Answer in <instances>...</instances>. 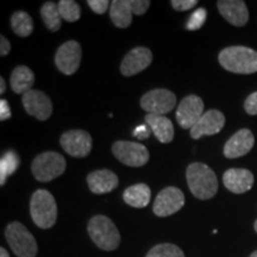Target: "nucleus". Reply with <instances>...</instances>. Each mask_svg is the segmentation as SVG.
<instances>
[{
	"label": "nucleus",
	"mask_w": 257,
	"mask_h": 257,
	"mask_svg": "<svg viewBox=\"0 0 257 257\" xmlns=\"http://www.w3.org/2000/svg\"><path fill=\"white\" fill-rule=\"evenodd\" d=\"M186 179L189 191L197 199L208 200L217 194L218 180L216 173L204 163H191L186 170Z\"/></svg>",
	"instance_id": "f257e3e1"
},
{
	"label": "nucleus",
	"mask_w": 257,
	"mask_h": 257,
	"mask_svg": "<svg viewBox=\"0 0 257 257\" xmlns=\"http://www.w3.org/2000/svg\"><path fill=\"white\" fill-rule=\"evenodd\" d=\"M220 66L234 74L257 73V51L248 47H227L218 56Z\"/></svg>",
	"instance_id": "f03ea898"
},
{
	"label": "nucleus",
	"mask_w": 257,
	"mask_h": 257,
	"mask_svg": "<svg viewBox=\"0 0 257 257\" xmlns=\"http://www.w3.org/2000/svg\"><path fill=\"white\" fill-rule=\"evenodd\" d=\"M87 231L93 243L104 251H112L119 246L120 234L110 218L98 214L88 221Z\"/></svg>",
	"instance_id": "7ed1b4c3"
},
{
	"label": "nucleus",
	"mask_w": 257,
	"mask_h": 257,
	"mask_svg": "<svg viewBox=\"0 0 257 257\" xmlns=\"http://www.w3.org/2000/svg\"><path fill=\"white\" fill-rule=\"evenodd\" d=\"M30 214L41 229L53 227L57 220V205L53 194L47 189H37L30 200Z\"/></svg>",
	"instance_id": "20e7f679"
},
{
	"label": "nucleus",
	"mask_w": 257,
	"mask_h": 257,
	"mask_svg": "<svg viewBox=\"0 0 257 257\" xmlns=\"http://www.w3.org/2000/svg\"><path fill=\"white\" fill-rule=\"evenodd\" d=\"M5 238L17 257H36L38 252L36 239L19 221H14L6 226Z\"/></svg>",
	"instance_id": "39448f33"
},
{
	"label": "nucleus",
	"mask_w": 257,
	"mask_h": 257,
	"mask_svg": "<svg viewBox=\"0 0 257 257\" xmlns=\"http://www.w3.org/2000/svg\"><path fill=\"white\" fill-rule=\"evenodd\" d=\"M66 167V160L61 154L46 152L35 157V160L32 161L31 172L38 181L49 182L62 175Z\"/></svg>",
	"instance_id": "423d86ee"
},
{
	"label": "nucleus",
	"mask_w": 257,
	"mask_h": 257,
	"mask_svg": "<svg viewBox=\"0 0 257 257\" xmlns=\"http://www.w3.org/2000/svg\"><path fill=\"white\" fill-rule=\"evenodd\" d=\"M150 6L149 0H114L110 6V17L117 28L130 27L133 16H142Z\"/></svg>",
	"instance_id": "0eeeda50"
},
{
	"label": "nucleus",
	"mask_w": 257,
	"mask_h": 257,
	"mask_svg": "<svg viewBox=\"0 0 257 257\" xmlns=\"http://www.w3.org/2000/svg\"><path fill=\"white\" fill-rule=\"evenodd\" d=\"M175 106V94L165 88L153 89L141 98V107L147 111L148 114L165 115L174 110Z\"/></svg>",
	"instance_id": "6e6552de"
},
{
	"label": "nucleus",
	"mask_w": 257,
	"mask_h": 257,
	"mask_svg": "<svg viewBox=\"0 0 257 257\" xmlns=\"http://www.w3.org/2000/svg\"><path fill=\"white\" fill-rule=\"evenodd\" d=\"M115 159L128 167H143L149 161V152L143 144L130 141H118L112 146Z\"/></svg>",
	"instance_id": "1a4fd4ad"
},
{
	"label": "nucleus",
	"mask_w": 257,
	"mask_h": 257,
	"mask_svg": "<svg viewBox=\"0 0 257 257\" xmlns=\"http://www.w3.org/2000/svg\"><path fill=\"white\" fill-rule=\"evenodd\" d=\"M185 195L180 188H163L154 201V213L157 217H169L184 207Z\"/></svg>",
	"instance_id": "9d476101"
},
{
	"label": "nucleus",
	"mask_w": 257,
	"mask_h": 257,
	"mask_svg": "<svg viewBox=\"0 0 257 257\" xmlns=\"http://www.w3.org/2000/svg\"><path fill=\"white\" fill-rule=\"evenodd\" d=\"M61 147L68 155L82 159L92 150V137L85 130H69L60 138Z\"/></svg>",
	"instance_id": "9b49d317"
},
{
	"label": "nucleus",
	"mask_w": 257,
	"mask_h": 257,
	"mask_svg": "<svg viewBox=\"0 0 257 257\" xmlns=\"http://www.w3.org/2000/svg\"><path fill=\"white\" fill-rule=\"evenodd\" d=\"M204 113V101L200 96L189 94L180 101L176 110V120L182 128L191 130Z\"/></svg>",
	"instance_id": "f8f14e48"
},
{
	"label": "nucleus",
	"mask_w": 257,
	"mask_h": 257,
	"mask_svg": "<svg viewBox=\"0 0 257 257\" xmlns=\"http://www.w3.org/2000/svg\"><path fill=\"white\" fill-rule=\"evenodd\" d=\"M81 57V46L76 41H68L57 49L55 64L64 75H73L79 69Z\"/></svg>",
	"instance_id": "ddd939ff"
},
{
	"label": "nucleus",
	"mask_w": 257,
	"mask_h": 257,
	"mask_svg": "<svg viewBox=\"0 0 257 257\" xmlns=\"http://www.w3.org/2000/svg\"><path fill=\"white\" fill-rule=\"evenodd\" d=\"M22 101L25 111L38 120H48L53 114V102L44 92L31 89L23 95Z\"/></svg>",
	"instance_id": "4468645a"
},
{
	"label": "nucleus",
	"mask_w": 257,
	"mask_h": 257,
	"mask_svg": "<svg viewBox=\"0 0 257 257\" xmlns=\"http://www.w3.org/2000/svg\"><path fill=\"white\" fill-rule=\"evenodd\" d=\"M153 53L146 47H137L125 55L120 64V72L124 76H134L150 66Z\"/></svg>",
	"instance_id": "2eb2a0df"
},
{
	"label": "nucleus",
	"mask_w": 257,
	"mask_h": 257,
	"mask_svg": "<svg viewBox=\"0 0 257 257\" xmlns=\"http://www.w3.org/2000/svg\"><path fill=\"white\" fill-rule=\"evenodd\" d=\"M225 125V115L218 110H208L191 128V137L199 140L202 136H213L220 133Z\"/></svg>",
	"instance_id": "dca6fc26"
},
{
	"label": "nucleus",
	"mask_w": 257,
	"mask_h": 257,
	"mask_svg": "<svg viewBox=\"0 0 257 257\" xmlns=\"http://www.w3.org/2000/svg\"><path fill=\"white\" fill-rule=\"evenodd\" d=\"M255 144V137L249 128H240L229 138L224 146V155L227 159H238L246 155Z\"/></svg>",
	"instance_id": "f3484780"
},
{
	"label": "nucleus",
	"mask_w": 257,
	"mask_h": 257,
	"mask_svg": "<svg viewBox=\"0 0 257 257\" xmlns=\"http://www.w3.org/2000/svg\"><path fill=\"white\" fill-rule=\"evenodd\" d=\"M252 173L248 169L231 168L227 169L223 175L224 186L234 194H243L251 189L253 186Z\"/></svg>",
	"instance_id": "a211bd4d"
},
{
	"label": "nucleus",
	"mask_w": 257,
	"mask_h": 257,
	"mask_svg": "<svg viewBox=\"0 0 257 257\" xmlns=\"http://www.w3.org/2000/svg\"><path fill=\"white\" fill-rule=\"evenodd\" d=\"M220 15L234 27H244L249 21V11L242 0H219L217 3Z\"/></svg>",
	"instance_id": "6ab92c4d"
},
{
	"label": "nucleus",
	"mask_w": 257,
	"mask_h": 257,
	"mask_svg": "<svg viewBox=\"0 0 257 257\" xmlns=\"http://www.w3.org/2000/svg\"><path fill=\"white\" fill-rule=\"evenodd\" d=\"M87 184L94 194H105L117 188L119 180L113 172L108 169L94 170L87 176Z\"/></svg>",
	"instance_id": "aec40b11"
},
{
	"label": "nucleus",
	"mask_w": 257,
	"mask_h": 257,
	"mask_svg": "<svg viewBox=\"0 0 257 257\" xmlns=\"http://www.w3.org/2000/svg\"><path fill=\"white\" fill-rule=\"evenodd\" d=\"M146 123L161 143H170L174 138V125L165 115L147 114Z\"/></svg>",
	"instance_id": "412c9836"
},
{
	"label": "nucleus",
	"mask_w": 257,
	"mask_h": 257,
	"mask_svg": "<svg viewBox=\"0 0 257 257\" xmlns=\"http://www.w3.org/2000/svg\"><path fill=\"white\" fill-rule=\"evenodd\" d=\"M11 87L17 94H25L31 91L32 86L35 83L34 72L27 66H18L11 73Z\"/></svg>",
	"instance_id": "4be33fe9"
},
{
	"label": "nucleus",
	"mask_w": 257,
	"mask_h": 257,
	"mask_svg": "<svg viewBox=\"0 0 257 257\" xmlns=\"http://www.w3.org/2000/svg\"><path fill=\"white\" fill-rule=\"evenodd\" d=\"M152 198V191L146 184H137L130 186L123 193V199L128 206L143 208L148 206Z\"/></svg>",
	"instance_id": "5701e85b"
},
{
	"label": "nucleus",
	"mask_w": 257,
	"mask_h": 257,
	"mask_svg": "<svg viewBox=\"0 0 257 257\" xmlns=\"http://www.w3.org/2000/svg\"><path fill=\"white\" fill-rule=\"evenodd\" d=\"M11 27L19 37H28L34 31V22L27 12L17 11L11 17Z\"/></svg>",
	"instance_id": "b1692460"
},
{
	"label": "nucleus",
	"mask_w": 257,
	"mask_h": 257,
	"mask_svg": "<svg viewBox=\"0 0 257 257\" xmlns=\"http://www.w3.org/2000/svg\"><path fill=\"white\" fill-rule=\"evenodd\" d=\"M41 16L43 18L44 24L50 31H57L61 28V17L59 5L54 2H47L41 9Z\"/></svg>",
	"instance_id": "393cba45"
},
{
	"label": "nucleus",
	"mask_w": 257,
	"mask_h": 257,
	"mask_svg": "<svg viewBox=\"0 0 257 257\" xmlns=\"http://www.w3.org/2000/svg\"><path fill=\"white\" fill-rule=\"evenodd\" d=\"M21 160L17 154L12 150H10L4 155L2 161H0V185L4 186L8 176L14 174L16 170L18 169Z\"/></svg>",
	"instance_id": "a878e982"
},
{
	"label": "nucleus",
	"mask_w": 257,
	"mask_h": 257,
	"mask_svg": "<svg viewBox=\"0 0 257 257\" xmlns=\"http://www.w3.org/2000/svg\"><path fill=\"white\" fill-rule=\"evenodd\" d=\"M146 257H185V253L175 244L161 243L150 249Z\"/></svg>",
	"instance_id": "bb28decb"
},
{
	"label": "nucleus",
	"mask_w": 257,
	"mask_h": 257,
	"mask_svg": "<svg viewBox=\"0 0 257 257\" xmlns=\"http://www.w3.org/2000/svg\"><path fill=\"white\" fill-rule=\"evenodd\" d=\"M59 11L61 17L67 22H76L79 21L81 16V9L79 4L74 0H61L59 2Z\"/></svg>",
	"instance_id": "cd10ccee"
},
{
	"label": "nucleus",
	"mask_w": 257,
	"mask_h": 257,
	"mask_svg": "<svg viewBox=\"0 0 257 257\" xmlns=\"http://www.w3.org/2000/svg\"><path fill=\"white\" fill-rule=\"evenodd\" d=\"M206 18H207L206 10L204 8H199L198 10H195V12H193L191 17H189L186 28H187L188 30H198V29H200L202 25H204Z\"/></svg>",
	"instance_id": "c85d7f7f"
},
{
	"label": "nucleus",
	"mask_w": 257,
	"mask_h": 257,
	"mask_svg": "<svg viewBox=\"0 0 257 257\" xmlns=\"http://www.w3.org/2000/svg\"><path fill=\"white\" fill-rule=\"evenodd\" d=\"M87 4L94 14L96 15H104L108 10L110 3L107 0H88Z\"/></svg>",
	"instance_id": "c756f323"
},
{
	"label": "nucleus",
	"mask_w": 257,
	"mask_h": 257,
	"mask_svg": "<svg viewBox=\"0 0 257 257\" xmlns=\"http://www.w3.org/2000/svg\"><path fill=\"white\" fill-rule=\"evenodd\" d=\"M244 110L250 115L257 114V92H253L250 94L244 101Z\"/></svg>",
	"instance_id": "7c9ffc66"
},
{
	"label": "nucleus",
	"mask_w": 257,
	"mask_h": 257,
	"mask_svg": "<svg viewBox=\"0 0 257 257\" xmlns=\"http://www.w3.org/2000/svg\"><path fill=\"white\" fill-rule=\"evenodd\" d=\"M170 4L176 11H187V10L194 8L198 4V2L197 0H172Z\"/></svg>",
	"instance_id": "2f4dec72"
},
{
	"label": "nucleus",
	"mask_w": 257,
	"mask_h": 257,
	"mask_svg": "<svg viewBox=\"0 0 257 257\" xmlns=\"http://www.w3.org/2000/svg\"><path fill=\"white\" fill-rule=\"evenodd\" d=\"M152 133V128L148 126V125H140V126L135 128L133 135L138 140H147V138H149Z\"/></svg>",
	"instance_id": "473e14b6"
},
{
	"label": "nucleus",
	"mask_w": 257,
	"mask_h": 257,
	"mask_svg": "<svg viewBox=\"0 0 257 257\" xmlns=\"http://www.w3.org/2000/svg\"><path fill=\"white\" fill-rule=\"evenodd\" d=\"M11 117V110H10L9 102L5 99L0 100V120H6Z\"/></svg>",
	"instance_id": "72a5a7b5"
},
{
	"label": "nucleus",
	"mask_w": 257,
	"mask_h": 257,
	"mask_svg": "<svg viewBox=\"0 0 257 257\" xmlns=\"http://www.w3.org/2000/svg\"><path fill=\"white\" fill-rule=\"evenodd\" d=\"M10 50H11V44L10 41L5 36H0V55L6 56L9 55Z\"/></svg>",
	"instance_id": "f704fd0d"
},
{
	"label": "nucleus",
	"mask_w": 257,
	"mask_h": 257,
	"mask_svg": "<svg viewBox=\"0 0 257 257\" xmlns=\"http://www.w3.org/2000/svg\"><path fill=\"white\" fill-rule=\"evenodd\" d=\"M6 91V83L5 80L3 78H0V94H3Z\"/></svg>",
	"instance_id": "c9c22d12"
},
{
	"label": "nucleus",
	"mask_w": 257,
	"mask_h": 257,
	"mask_svg": "<svg viewBox=\"0 0 257 257\" xmlns=\"http://www.w3.org/2000/svg\"><path fill=\"white\" fill-rule=\"evenodd\" d=\"M0 257H10V253L6 251L5 248H0Z\"/></svg>",
	"instance_id": "e433bc0d"
},
{
	"label": "nucleus",
	"mask_w": 257,
	"mask_h": 257,
	"mask_svg": "<svg viewBox=\"0 0 257 257\" xmlns=\"http://www.w3.org/2000/svg\"><path fill=\"white\" fill-rule=\"evenodd\" d=\"M249 257H257V250H256V251H253Z\"/></svg>",
	"instance_id": "4c0bfd02"
},
{
	"label": "nucleus",
	"mask_w": 257,
	"mask_h": 257,
	"mask_svg": "<svg viewBox=\"0 0 257 257\" xmlns=\"http://www.w3.org/2000/svg\"><path fill=\"white\" fill-rule=\"evenodd\" d=\"M253 229H255V231L257 232V219L255 220V224H253Z\"/></svg>",
	"instance_id": "58836bf2"
}]
</instances>
